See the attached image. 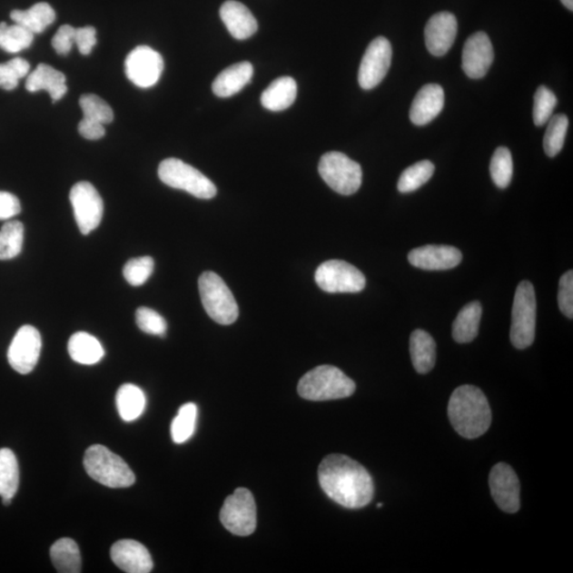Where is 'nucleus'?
<instances>
[{"label":"nucleus","mask_w":573,"mask_h":573,"mask_svg":"<svg viewBox=\"0 0 573 573\" xmlns=\"http://www.w3.org/2000/svg\"><path fill=\"white\" fill-rule=\"evenodd\" d=\"M319 482L324 493L346 509H361L374 497L370 472L344 455L327 456L319 468Z\"/></svg>","instance_id":"f257e3e1"},{"label":"nucleus","mask_w":573,"mask_h":573,"mask_svg":"<svg viewBox=\"0 0 573 573\" xmlns=\"http://www.w3.org/2000/svg\"><path fill=\"white\" fill-rule=\"evenodd\" d=\"M450 423L459 436L477 439L492 424V411L486 395L479 388L461 386L453 391L449 404Z\"/></svg>","instance_id":"f03ea898"},{"label":"nucleus","mask_w":573,"mask_h":573,"mask_svg":"<svg viewBox=\"0 0 573 573\" xmlns=\"http://www.w3.org/2000/svg\"><path fill=\"white\" fill-rule=\"evenodd\" d=\"M298 391L301 398L307 400H342L355 393L356 385L341 370L332 365H320L301 378Z\"/></svg>","instance_id":"7ed1b4c3"},{"label":"nucleus","mask_w":573,"mask_h":573,"mask_svg":"<svg viewBox=\"0 0 573 573\" xmlns=\"http://www.w3.org/2000/svg\"><path fill=\"white\" fill-rule=\"evenodd\" d=\"M87 475L111 489L130 488L135 483L134 472L123 459L103 445H93L84 459Z\"/></svg>","instance_id":"20e7f679"},{"label":"nucleus","mask_w":573,"mask_h":573,"mask_svg":"<svg viewBox=\"0 0 573 573\" xmlns=\"http://www.w3.org/2000/svg\"><path fill=\"white\" fill-rule=\"evenodd\" d=\"M199 291L205 311L215 322L231 325L239 316L237 301L218 274L204 272L199 279Z\"/></svg>","instance_id":"39448f33"},{"label":"nucleus","mask_w":573,"mask_h":573,"mask_svg":"<svg viewBox=\"0 0 573 573\" xmlns=\"http://www.w3.org/2000/svg\"><path fill=\"white\" fill-rule=\"evenodd\" d=\"M537 329V298L530 282H521L516 289L513 310L511 342L516 349L525 350L531 346Z\"/></svg>","instance_id":"423d86ee"},{"label":"nucleus","mask_w":573,"mask_h":573,"mask_svg":"<svg viewBox=\"0 0 573 573\" xmlns=\"http://www.w3.org/2000/svg\"><path fill=\"white\" fill-rule=\"evenodd\" d=\"M159 176L163 184L185 191L198 199L210 200L217 194L215 184L207 176L178 159L163 161Z\"/></svg>","instance_id":"0eeeda50"},{"label":"nucleus","mask_w":573,"mask_h":573,"mask_svg":"<svg viewBox=\"0 0 573 573\" xmlns=\"http://www.w3.org/2000/svg\"><path fill=\"white\" fill-rule=\"evenodd\" d=\"M319 173L332 191L351 196L362 184V169L355 161L341 153H329L321 157Z\"/></svg>","instance_id":"6e6552de"},{"label":"nucleus","mask_w":573,"mask_h":573,"mask_svg":"<svg viewBox=\"0 0 573 573\" xmlns=\"http://www.w3.org/2000/svg\"><path fill=\"white\" fill-rule=\"evenodd\" d=\"M220 520L226 530L238 537H249L256 530L257 511L253 495L247 489H237L225 499Z\"/></svg>","instance_id":"1a4fd4ad"},{"label":"nucleus","mask_w":573,"mask_h":573,"mask_svg":"<svg viewBox=\"0 0 573 573\" xmlns=\"http://www.w3.org/2000/svg\"><path fill=\"white\" fill-rule=\"evenodd\" d=\"M317 285L329 293H357L365 288V276L361 270L343 261L325 262L317 269Z\"/></svg>","instance_id":"9d476101"},{"label":"nucleus","mask_w":573,"mask_h":573,"mask_svg":"<svg viewBox=\"0 0 573 573\" xmlns=\"http://www.w3.org/2000/svg\"><path fill=\"white\" fill-rule=\"evenodd\" d=\"M75 222L82 234L88 235L96 230L104 216V201L91 183L79 182L69 194Z\"/></svg>","instance_id":"9b49d317"},{"label":"nucleus","mask_w":573,"mask_h":573,"mask_svg":"<svg viewBox=\"0 0 573 573\" xmlns=\"http://www.w3.org/2000/svg\"><path fill=\"white\" fill-rule=\"evenodd\" d=\"M392 62V46L386 37L378 36L365 52L358 81L363 90H373L385 79Z\"/></svg>","instance_id":"f8f14e48"},{"label":"nucleus","mask_w":573,"mask_h":573,"mask_svg":"<svg viewBox=\"0 0 573 573\" xmlns=\"http://www.w3.org/2000/svg\"><path fill=\"white\" fill-rule=\"evenodd\" d=\"M125 74L138 87H153L163 71L162 55L148 46H138L125 59Z\"/></svg>","instance_id":"ddd939ff"},{"label":"nucleus","mask_w":573,"mask_h":573,"mask_svg":"<svg viewBox=\"0 0 573 573\" xmlns=\"http://www.w3.org/2000/svg\"><path fill=\"white\" fill-rule=\"evenodd\" d=\"M42 338L39 331L31 325H25L17 331L8 351V361L17 373H31L39 361Z\"/></svg>","instance_id":"4468645a"},{"label":"nucleus","mask_w":573,"mask_h":573,"mask_svg":"<svg viewBox=\"0 0 573 573\" xmlns=\"http://www.w3.org/2000/svg\"><path fill=\"white\" fill-rule=\"evenodd\" d=\"M490 494L503 512L513 514L520 509V484L518 475L506 463L494 466L489 474Z\"/></svg>","instance_id":"2eb2a0df"},{"label":"nucleus","mask_w":573,"mask_h":573,"mask_svg":"<svg viewBox=\"0 0 573 573\" xmlns=\"http://www.w3.org/2000/svg\"><path fill=\"white\" fill-rule=\"evenodd\" d=\"M494 61L492 42L487 34L470 35L464 44L462 68L470 79H481L488 74Z\"/></svg>","instance_id":"dca6fc26"},{"label":"nucleus","mask_w":573,"mask_h":573,"mask_svg":"<svg viewBox=\"0 0 573 573\" xmlns=\"http://www.w3.org/2000/svg\"><path fill=\"white\" fill-rule=\"evenodd\" d=\"M457 34L456 16L450 12H439L426 25V46L431 54L443 56L450 52L456 41Z\"/></svg>","instance_id":"f3484780"},{"label":"nucleus","mask_w":573,"mask_h":573,"mask_svg":"<svg viewBox=\"0 0 573 573\" xmlns=\"http://www.w3.org/2000/svg\"><path fill=\"white\" fill-rule=\"evenodd\" d=\"M461 251L450 245H425L409 253L412 266L427 271H443L456 268L462 262Z\"/></svg>","instance_id":"a211bd4d"},{"label":"nucleus","mask_w":573,"mask_h":573,"mask_svg":"<svg viewBox=\"0 0 573 573\" xmlns=\"http://www.w3.org/2000/svg\"><path fill=\"white\" fill-rule=\"evenodd\" d=\"M111 558L118 568L128 573L153 571V560L147 548L133 539L117 541L111 548Z\"/></svg>","instance_id":"6ab92c4d"},{"label":"nucleus","mask_w":573,"mask_h":573,"mask_svg":"<svg viewBox=\"0 0 573 573\" xmlns=\"http://www.w3.org/2000/svg\"><path fill=\"white\" fill-rule=\"evenodd\" d=\"M445 94L439 84H427L420 88L415 96L410 119L415 125H425L440 115L444 108Z\"/></svg>","instance_id":"aec40b11"},{"label":"nucleus","mask_w":573,"mask_h":573,"mask_svg":"<svg viewBox=\"0 0 573 573\" xmlns=\"http://www.w3.org/2000/svg\"><path fill=\"white\" fill-rule=\"evenodd\" d=\"M220 16L232 37L247 40L256 34L258 24L252 12L242 3L229 0L220 9Z\"/></svg>","instance_id":"412c9836"},{"label":"nucleus","mask_w":573,"mask_h":573,"mask_svg":"<svg viewBox=\"0 0 573 573\" xmlns=\"http://www.w3.org/2000/svg\"><path fill=\"white\" fill-rule=\"evenodd\" d=\"M26 88L30 93L46 91L53 103L59 102L67 93L65 74L47 64H39L28 74Z\"/></svg>","instance_id":"4be33fe9"},{"label":"nucleus","mask_w":573,"mask_h":573,"mask_svg":"<svg viewBox=\"0 0 573 573\" xmlns=\"http://www.w3.org/2000/svg\"><path fill=\"white\" fill-rule=\"evenodd\" d=\"M254 68L249 62L237 63L224 69L213 81L212 92L220 98H229L241 92L253 78Z\"/></svg>","instance_id":"5701e85b"},{"label":"nucleus","mask_w":573,"mask_h":573,"mask_svg":"<svg viewBox=\"0 0 573 573\" xmlns=\"http://www.w3.org/2000/svg\"><path fill=\"white\" fill-rule=\"evenodd\" d=\"M298 84L291 77H282L271 84L262 94V104L269 111L281 112L291 108L297 99Z\"/></svg>","instance_id":"b1692460"},{"label":"nucleus","mask_w":573,"mask_h":573,"mask_svg":"<svg viewBox=\"0 0 573 573\" xmlns=\"http://www.w3.org/2000/svg\"><path fill=\"white\" fill-rule=\"evenodd\" d=\"M410 352L413 367L418 373H430L436 365L437 344L427 331L417 330L412 332Z\"/></svg>","instance_id":"393cba45"},{"label":"nucleus","mask_w":573,"mask_h":573,"mask_svg":"<svg viewBox=\"0 0 573 573\" xmlns=\"http://www.w3.org/2000/svg\"><path fill=\"white\" fill-rule=\"evenodd\" d=\"M68 352L74 362L84 365L96 364L104 357L99 340L84 331L75 332L69 339Z\"/></svg>","instance_id":"a878e982"},{"label":"nucleus","mask_w":573,"mask_h":573,"mask_svg":"<svg viewBox=\"0 0 573 573\" xmlns=\"http://www.w3.org/2000/svg\"><path fill=\"white\" fill-rule=\"evenodd\" d=\"M10 17L15 24L28 29L34 35L42 34L55 21V12L47 3H39L28 10H15Z\"/></svg>","instance_id":"bb28decb"},{"label":"nucleus","mask_w":573,"mask_h":573,"mask_svg":"<svg viewBox=\"0 0 573 573\" xmlns=\"http://www.w3.org/2000/svg\"><path fill=\"white\" fill-rule=\"evenodd\" d=\"M482 317L479 301H471L459 312L452 324V337L458 343H469L478 336Z\"/></svg>","instance_id":"cd10ccee"},{"label":"nucleus","mask_w":573,"mask_h":573,"mask_svg":"<svg viewBox=\"0 0 573 573\" xmlns=\"http://www.w3.org/2000/svg\"><path fill=\"white\" fill-rule=\"evenodd\" d=\"M116 406L121 418L129 423L143 413L146 408V395L137 386L125 383L117 391Z\"/></svg>","instance_id":"c85d7f7f"},{"label":"nucleus","mask_w":573,"mask_h":573,"mask_svg":"<svg viewBox=\"0 0 573 573\" xmlns=\"http://www.w3.org/2000/svg\"><path fill=\"white\" fill-rule=\"evenodd\" d=\"M50 558L56 571L61 573L81 572L79 547L72 538H61L50 548Z\"/></svg>","instance_id":"c756f323"},{"label":"nucleus","mask_w":573,"mask_h":573,"mask_svg":"<svg viewBox=\"0 0 573 573\" xmlns=\"http://www.w3.org/2000/svg\"><path fill=\"white\" fill-rule=\"evenodd\" d=\"M20 486V469L15 452L9 449L0 450V496L11 499Z\"/></svg>","instance_id":"7c9ffc66"},{"label":"nucleus","mask_w":573,"mask_h":573,"mask_svg":"<svg viewBox=\"0 0 573 573\" xmlns=\"http://www.w3.org/2000/svg\"><path fill=\"white\" fill-rule=\"evenodd\" d=\"M35 35L28 29L15 24L0 23V48L5 53L17 54L27 49L34 43Z\"/></svg>","instance_id":"2f4dec72"},{"label":"nucleus","mask_w":573,"mask_h":573,"mask_svg":"<svg viewBox=\"0 0 573 573\" xmlns=\"http://www.w3.org/2000/svg\"><path fill=\"white\" fill-rule=\"evenodd\" d=\"M24 242V224L8 222L0 229V261L14 260L20 255Z\"/></svg>","instance_id":"473e14b6"},{"label":"nucleus","mask_w":573,"mask_h":573,"mask_svg":"<svg viewBox=\"0 0 573 573\" xmlns=\"http://www.w3.org/2000/svg\"><path fill=\"white\" fill-rule=\"evenodd\" d=\"M198 408L193 402L183 405L173 420L172 437L176 444L187 442L196 430Z\"/></svg>","instance_id":"72a5a7b5"},{"label":"nucleus","mask_w":573,"mask_h":573,"mask_svg":"<svg viewBox=\"0 0 573 573\" xmlns=\"http://www.w3.org/2000/svg\"><path fill=\"white\" fill-rule=\"evenodd\" d=\"M434 173V165L430 161H421L408 167L401 173L398 188L401 193H409L418 191L426 184Z\"/></svg>","instance_id":"f704fd0d"},{"label":"nucleus","mask_w":573,"mask_h":573,"mask_svg":"<svg viewBox=\"0 0 573 573\" xmlns=\"http://www.w3.org/2000/svg\"><path fill=\"white\" fill-rule=\"evenodd\" d=\"M544 137V149L548 156H557L564 147L567 130H568V117L565 114L554 115L548 122Z\"/></svg>","instance_id":"c9c22d12"},{"label":"nucleus","mask_w":573,"mask_h":573,"mask_svg":"<svg viewBox=\"0 0 573 573\" xmlns=\"http://www.w3.org/2000/svg\"><path fill=\"white\" fill-rule=\"evenodd\" d=\"M490 176L495 185L499 188H507L512 181L513 160L512 154L506 147H499L490 161Z\"/></svg>","instance_id":"e433bc0d"},{"label":"nucleus","mask_w":573,"mask_h":573,"mask_svg":"<svg viewBox=\"0 0 573 573\" xmlns=\"http://www.w3.org/2000/svg\"><path fill=\"white\" fill-rule=\"evenodd\" d=\"M84 118L103 124L111 123L114 119V113L111 106L97 94H86L79 100Z\"/></svg>","instance_id":"4c0bfd02"},{"label":"nucleus","mask_w":573,"mask_h":573,"mask_svg":"<svg viewBox=\"0 0 573 573\" xmlns=\"http://www.w3.org/2000/svg\"><path fill=\"white\" fill-rule=\"evenodd\" d=\"M558 98L547 86H539L534 94L533 121L538 127L546 124L552 117Z\"/></svg>","instance_id":"58836bf2"},{"label":"nucleus","mask_w":573,"mask_h":573,"mask_svg":"<svg viewBox=\"0 0 573 573\" xmlns=\"http://www.w3.org/2000/svg\"><path fill=\"white\" fill-rule=\"evenodd\" d=\"M30 72L29 62L23 58H15L0 64V88L12 91L26 77Z\"/></svg>","instance_id":"ea45409f"},{"label":"nucleus","mask_w":573,"mask_h":573,"mask_svg":"<svg viewBox=\"0 0 573 573\" xmlns=\"http://www.w3.org/2000/svg\"><path fill=\"white\" fill-rule=\"evenodd\" d=\"M154 261L153 257L143 256L130 260L123 268V276L130 285L138 287L143 285L153 275Z\"/></svg>","instance_id":"a19ab883"},{"label":"nucleus","mask_w":573,"mask_h":573,"mask_svg":"<svg viewBox=\"0 0 573 573\" xmlns=\"http://www.w3.org/2000/svg\"><path fill=\"white\" fill-rule=\"evenodd\" d=\"M136 324L143 332L149 335L161 336L166 335L167 322L159 312L151 308L141 307L136 311Z\"/></svg>","instance_id":"79ce46f5"},{"label":"nucleus","mask_w":573,"mask_h":573,"mask_svg":"<svg viewBox=\"0 0 573 573\" xmlns=\"http://www.w3.org/2000/svg\"><path fill=\"white\" fill-rule=\"evenodd\" d=\"M558 307L567 318H573V272L568 271L559 280Z\"/></svg>","instance_id":"37998d69"},{"label":"nucleus","mask_w":573,"mask_h":573,"mask_svg":"<svg viewBox=\"0 0 573 573\" xmlns=\"http://www.w3.org/2000/svg\"><path fill=\"white\" fill-rule=\"evenodd\" d=\"M75 28L71 25L61 26L53 39V47L56 53L65 55L71 53L74 45Z\"/></svg>","instance_id":"c03bdc74"},{"label":"nucleus","mask_w":573,"mask_h":573,"mask_svg":"<svg viewBox=\"0 0 573 573\" xmlns=\"http://www.w3.org/2000/svg\"><path fill=\"white\" fill-rule=\"evenodd\" d=\"M74 44L82 54H90L97 44L96 29L92 26L75 29Z\"/></svg>","instance_id":"a18cd8bd"},{"label":"nucleus","mask_w":573,"mask_h":573,"mask_svg":"<svg viewBox=\"0 0 573 573\" xmlns=\"http://www.w3.org/2000/svg\"><path fill=\"white\" fill-rule=\"evenodd\" d=\"M22 211L20 200L7 192H0V220H9Z\"/></svg>","instance_id":"49530a36"},{"label":"nucleus","mask_w":573,"mask_h":573,"mask_svg":"<svg viewBox=\"0 0 573 573\" xmlns=\"http://www.w3.org/2000/svg\"><path fill=\"white\" fill-rule=\"evenodd\" d=\"M80 135L90 141H97L105 135L104 124L91 121V119H82L78 125Z\"/></svg>","instance_id":"de8ad7c7"},{"label":"nucleus","mask_w":573,"mask_h":573,"mask_svg":"<svg viewBox=\"0 0 573 573\" xmlns=\"http://www.w3.org/2000/svg\"><path fill=\"white\" fill-rule=\"evenodd\" d=\"M565 7L570 11H573V0H560Z\"/></svg>","instance_id":"09e8293b"},{"label":"nucleus","mask_w":573,"mask_h":573,"mask_svg":"<svg viewBox=\"0 0 573 573\" xmlns=\"http://www.w3.org/2000/svg\"><path fill=\"white\" fill-rule=\"evenodd\" d=\"M12 503V499H3V505L5 507L10 506Z\"/></svg>","instance_id":"8fccbe9b"},{"label":"nucleus","mask_w":573,"mask_h":573,"mask_svg":"<svg viewBox=\"0 0 573 573\" xmlns=\"http://www.w3.org/2000/svg\"><path fill=\"white\" fill-rule=\"evenodd\" d=\"M382 506H383L382 503H378L377 505L378 508H381Z\"/></svg>","instance_id":"3c124183"}]
</instances>
